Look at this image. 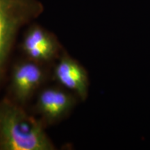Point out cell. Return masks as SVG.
Here are the masks:
<instances>
[{"label":"cell","mask_w":150,"mask_h":150,"mask_svg":"<svg viewBox=\"0 0 150 150\" xmlns=\"http://www.w3.org/2000/svg\"><path fill=\"white\" fill-rule=\"evenodd\" d=\"M26 108L0 99V150H56L46 127Z\"/></svg>","instance_id":"6da1fadb"},{"label":"cell","mask_w":150,"mask_h":150,"mask_svg":"<svg viewBox=\"0 0 150 150\" xmlns=\"http://www.w3.org/2000/svg\"><path fill=\"white\" fill-rule=\"evenodd\" d=\"M42 11L43 6L38 0H0V90L8 78L19 31Z\"/></svg>","instance_id":"7a4b0ae2"},{"label":"cell","mask_w":150,"mask_h":150,"mask_svg":"<svg viewBox=\"0 0 150 150\" xmlns=\"http://www.w3.org/2000/svg\"><path fill=\"white\" fill-rule=\"evenodd\" d=\"M51 76L50 65L36 63L26 58L18 60L11 66L5 97L27 108Z\"/></svg>","instance_id":"3957f363"},{"label":"cell","mask_w":150,"mask_h":150,"mask_svg":"<svg viewBox=\"0 0 150 150\" xmlns=\"http://www.w3.org/2000/svg\"><path fill=\"white\" fill-rule=\"evenodd\" d=\"M35 97L32 113L46 128L67 119L80 101L75 94L58 84L45 86Z\"/></svg>","instance_id":"277c9868"},{"label":"cell","mask_w":150,"mask_h":150,"mask_svg":"<svg viewBox=\"0 0 150 150\" xmlns=\"http://www.w3.org/2000/svg\"><path fill=\"white\" fill-rule=\"evenodd\" d=\"M20 47L24 58L47 65L55 63L64 50L54 33L37 24L27 29Z\"/></svg>","instance_id":"5b68a950"},{"label":"cell","mask_w":150,"mask_h":150,"mask_svg":"<svg viewBox=\"0 0 150 150\" xmlns=\"http://www.w3.org/2000/svg\"><path fill=\"white\" fill-rule=\"evenodd\" d=\"M51 77L58 85L77 96L81 102L88 97L90 80L88 71L79 61L63 50L54 63Z\"/></svg>","instance_id":"8992f818"}]
</instances>
